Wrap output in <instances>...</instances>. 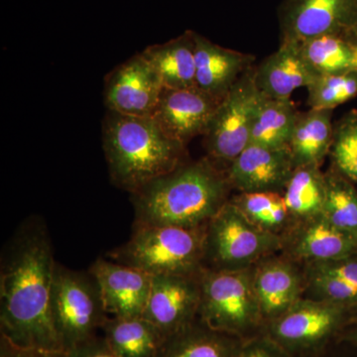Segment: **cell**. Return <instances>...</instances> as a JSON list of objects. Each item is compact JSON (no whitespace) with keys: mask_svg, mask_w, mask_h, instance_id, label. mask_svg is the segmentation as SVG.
<instances>
[{"mask_svg":"<svg viewBox=\"0 0 357 357\" xmlns=\"http://www.w3.org/2000/svg\"><path fill=\"white\" fill-rule=\"evenodd\" d=\"M56 261L42 223L26 222L2 255L0 337L20 349L65 354L51 314Z\"/></svg>","mask_w":357,"mask_h":357,"instance_id":"cell-1","label":"cell"},{"mask_svg":"<svg viewBox=\"0 0 357 357\" xmlns=\"http://www.w3.org/2000/svg\"><path fill=\"white\" fill-rule=\"evenodd\" d=\"M227 171L210 158L181 165L131 194L133 227H199L227 203Z\"/></svg>","mask_w":357,"mask_h":357,"instance_id":"cell-2","label":"cell"},{"mask_svg":"<svg viewBox=\"0 0 357 357\" xmlns=\"http://www.w3.org/2000/svg\"><path fill=\"white\" fill-rule=\"evenodd\" d=\"M102 146L110 178L124 191H138L183 165L185 146L169 138L151 117L107 110Z\"/></svg>","mask_w":357,"mask_h":357,"instance_id":"cell-3","label":"cell"},{"mask_svg":"<svg viewBox=\"0 0 357 357\" xmlns=\"http://www.w3.org/2000/svg\"><path fill=\"white\" fill-rule=\"evenodd\" d=\"M206 227H133L128 243L107 256L152 276L199 274L204 269Z\"/></svg>","mask_w":357,"mask_h":357,"instance_id":"cell-4","label":"cell"},{"mask_svg":"<svg viewBox=\"0 0 357 357\" xmlns=\"http://www.w3.org/2000/svg\"><path fill=\"white\" fill-rule=\"evenodd\" d=\"M201 304L198 318L218 332L248 340L264 332V321L246 269H204L199 277Z\"/></svg>","mask_w":357,"mask_h":357,"instance_id":"cell-5","label":"cell"},{"mask_svg":"<svg viewBox=\"0 0 357 357\" xmlns=\"http://www.w3.org/2000/svg\"><path fill=\"white\" fill-rule=\"evenodd\" d=\"M51 314L65 354L96 337L107 314L95 277L56 262L51 290Z\"/></svg>","mask_w":357,"mask_h":357,"instance_id":"cell-6","label":"cell"},{"mask_svg":"<svg viewBox=\"0 0 357 357\" xmlns=\"http://www.w3.org/2000/svg\"><path fill=\"white\" fill-rule=\"evenodd\" d=\"M279 246L276 234L256 225L229 201L208 223L204 263L215 271L246 269Z\"/></svg>","mask_w":357,"mask_h":357,"instance_id":"cell-7","label":"cell"},{"mask_svg":"<svg viewBox=\"0 0 357 357\" xmlns=\"http://www.w3.org/2000/svg\"><path fill=\"white\" fill-rule=\"evenodd\" d=\"M347 307L323 300H299L264 326L265 335L291 357L314 356L338 340L351 321Z\"/></svg>","mask_w":357,"mask_h":357,"instance_id":"cell-8","label":"cell"},{"mask_svg":"<svg viewBox=\"0 0 357 357\" xmlns=\"http://www.w3.org/2000/svg\"><path fill=\"white\" fill-rule=\"evenodd\" d=\"M250 68L223 98L204 133L208 158L218 167L230 164L249 145L251 126L261 93ZM222 168V167H220Z\"/></svg>","mask_w":357,"mask_h":357,"instance_id":"cell-9","label":"cell"},{"mask_svg":"<svg viewBox=\"0 0 357 357\" xmlns=\"http://www.w3.org/2000/svg\"><path fill=\"white\" fill-rule=\"evenodd\" d=\"M281 41L357 35V0H284L279 8Z\"/></svg>","mask_w":357,"mask_h":357,"instance_id":"cell-10","label":"cell"},{"mask_svg":"<svg viewBox=\"0 0 357 357\" xmlns=\"http://www.w3.org/2000/svg\"><path fill=\"white\" fill-rule=\"evenodd\" d=\"M164 86L158 73L142 54L117 66L105 79L109 110L129 116L151 117Z\"/></svg>","mask_w":357,"mask_h":357,"instance_id":"cell-11","label":"cell"},{"mask_svg":"<svg viewBox=\"0 0 357 357\" xmlns=\"http://www.w3.org/2000/svg\"><path fill=\"white\" fill-rule=\"evenodd\" d=\"M203 272V271H202ZM201 273L154 275L143 318L170 337L198 318L201 304Z\"/></svg>","mask_w":357,"mask_h":357,"instance_id":"cell-12","label":"cell"},{"mask_svg":"<svg viewBox=\"0 0 357 357\" xmlns=\"http://www.w3.org/2000/svg\"><path fill=\"white\" fill-rule=\"evenodd\" d=\"M222 100L199 88L164 89L151 119L169 138L187 146L197 136L204 135Z\"/></svg>","mask_w":357,"mask_h":357,"instance_id":"cell-13","label":"cell"},{"mask_svg":"<svg viewBox=\"0 0 357 357\" xmlns=\"http://www.w3.org/2000/svg\"><path fill=\"white\" fill-rule=\"evenodd\" d=\"M89 273L98 282L107 316L115 318L143 316L151 290L152 275L103 258L93 262Z\"/></svg>","mask_w":357,"mask_h":357,"instance_id":"cell-14","label":"cell"},{"mask_svg":"<svg viewBox=\"0 0 357 357\" xmlns=\"http://www.w3.org/2000/svg\"><path fill=\"white\" fill-rule=\"evenodd\" d=\"M294 170L289 148L249 144L227 169V176L231 188L241 192H279Z\"/></svg>","mask_w":357,"mask_h":357,"instance_id":"cell-15","label":"cell"},{"mask_svg":"<svg viewBox=\"0 0 357 357\" xmlns=\"http://www.w3.org/2000/svg\"><path fill=\"white\" fill-rule=\"evenodd\" d=\"M197 88L222 100L244 73L253 67L255 57L215 44L195 32Z\"/></svg>","mask_w":357,"mask_h":357,"instance_id":"cell-16","label":"cell"},{"mask_svg":"<svg viewBox=\"0 0 357 357\" xmlns=\"http://www.w3.org/2000/svg\"><path fill=\"white\" fill-rule=\"evenodd\" d=\"M318 77L292 41H281L278 50L255 69L258 91L270 98H291L296 89L307 88Z\"/></svg>","mask_w":357,"mask_h":357,"instance_id":"cell-17","label":"cell"},{"mask_svg":"<svg viewBox=\"0 0 357 357\" xmlns=\"http://www.w3.org/2000/svg\"><path fill=\"white\" fill-rule=\"evenodd\" d=\"M252 280L265 326L300 300L302 278L290 263L277 259L262 263L252 273Z\"/></svg>","mask_w":357,"mask_h":357,"instance_id":"cell-18","label":"cell"},{"mask_svg":"<svg viewBox=\"0 0 357 357\" xmlns=\"http://www.w3.org/2000/svg\"><path fill=\"white\" fill-rule=\"evenodd\" d=\"M194 34L188 30L177 38L148 46L141 52L158 73L164 89L197 88Z\"/></svg>","mask_w":357,"mask_h":357,"instance_id":"cell-19","label":"cell"},{"mask_svg":"<svg viewBox=\"0 0 357 357\" xmlns=\"http://www.w3.org/2000/svg\"><path fill=\"white\" fill-rule=\"evenodd\" d=\"M292 252L310 263L342 259L357 255V238L321 215L306 220L294 239Z\"/></svg>","mask_w":357,"mask_h":357,"instance_id":"cell-20","label":"cell"},{"mask_svg":"<svg viewBox=\"0 0 357 357\" xmlns=\"http://www.w3.org/2000/svg\"><path fill=\"white\" fill-rule=\"evenodd\" d=\"M244 340L213 330L197 318L165 338L158 357H236Z\"/></svg>","mask_w":357,"mask_h":357,"instance_id":"cell-21","label":"cell"},{"mask_svg":"<svg viewBox=\"0 0 357 357\" xmlns=\"http://www.w3.org/2000/svg\"><path fill=\"white\" fill-rule=\"evenodd\" d=\"M333 110L311 109L299 112L289 150L295 168L301 166L321 167L330 155L333 124Z\"/></svg>","mask_w":357,"mask_h":357,"instance_id":"cell-22","label":"cell"},{"mask_svg":"<svg viewBox=\"0 0 357 357\" xmlns=\"http://www.w3.org/2000/svg\"><path fill=\"white\" fill-rule=\"evenodd\" d=\"M102 337L119 357H158L165 337L143 317H107Z\"/></svg>","mask_w":357,"mask_h":357,"instance_id":"cell-23","label":"cell"},{"mask_svg":"<svg viewBox=\"0 0 357 357\" xmlns=\"http://www.w3.org/2000/svg\"><path fill=\"white\" fill-rule=\"evenodd\" d=\"M299 112L291 98H270L262 95L253 117L249 144L289 148Z\"/></svg>","mask_w":357,"mask_h":357,"instance_id":"cell-24","label":"cell"},{"mask_svg":"<svg viewBox=\"0 0 357 357\" xmlns=\"http://www.w3.org/2000/svg\"><path fill=\"white\" fill-rule=\"evenodd\" d=\"M296 43L318 76L357 70V45L351 39L338 35H323Z\"/></svg>","mask_w":357,"mask_h":357,"instance_id":"cell-25","label":"cell"},{"mask_svg":"<svg viewBox=\"0 0 357 357\" xmlns=\"http://www.w3.org/2000/svg\"><path fill=\"white\" fill-rule=\"evenodd\" d=\"M283 197L291 217L306 222L323 215L325 174L321 172L319 167H297L284 189Z\"/></svg>","mask_w":357,"mask_h":357,"instance_id":"cell-26","label":"cell"},{"mask_svg":"<svg viewBox=\"0 0 357 357\" xmlns=\"http://www.w3.org/2000/svg\"><path fill=\"white\" fill-rule=\"evenodd\" d=\"M325 181L324 217L357 238V191L354 183L335 168L325 174Z\"/></svg>","mask_w":357,"mask_h":357,"instance_id":"cell-27","label":"cell"},{"mask_svg":"<svg viewBox=\"0 0 357 357\" xmlns=\"http://www.w3.org/2000/svg\"><path fill=\"white\" fill-rule=\"evenodd\" d=\"M307 89L310 109L333 110L357 96V70L319 76Z\"/></svg>","mask_w":357,"mask_h":357,"instance_id":"cell-28","label":"cell"},{"mask_svg":"<svg viewBox=\"0 0 357 357\" xmlns=\"http://www.w3.org/2000/svg\"><path fill=\"white\" fill-rule=\"evenodd\" d=\"M330 156L337 172L357 183V109H351L333 124Z\"/></svg>","mask_w":357,"mask_h":357,"instance_id":"cell-29","label":"cell"},{"mask_svg":"<svg viewBox=\"0 0 357 357\" xmlns=\"http://www.w3.org/2000/svg\"><path fill=\"white\" fill-rule=\"evenodd\" d=\"M310 285L319 300L333 303L351 310L357 307V284L326 275L310 274Z\"/></svg>","mask_w":357,"mask_h":357,"instance_id":"cell-30","label":"cell"},{"mask_svg":"<svg viewBox=\"0 0 357 357\" xmlns=\"http://www.w3.org/2000/svg\"><path fill=\"white\" fill-rule=\"evenodd\" d=\"M283 199V195L276 192H241L231 199L244 215L258 227H264L275 206Z\"/></svg>","mask_w":357,"mask_h":357,"instance_id":"cell-31","label":"cell"},{"mask_svg":"<svg viewBox=\"0 0 357 357\" xmlns=\"http://www.w3.org/2000/svg\"><path fill=\"white\" fill-rule=\"evenodd\" d=\"M236 357H291L264 333L244 340Z\"/></svg>","mask_w":357,"mask_h":357,"instance_id":"cell-32","label":"cell"},{"mask_svg":"<svg viewBox=\"0 0 357 357\" xmlns=\"http://www.w3.org/2000/svg\"><path fill=\"white\" fill-rule=\"evenodd\" d=\"M65 354L66 357H119L112 351L105 337L98 335L73 347Z\"/></svg>","mask_w":357,"mask_h":357,"instance_id":"cell-33","label":"cell"},{"mask_svg":"<svg viewBox=\"0 0 357 357\" xmlns=\"http://www.w3.org/2000/svg\"><path fill=\"white\" fill-rule=\"evenodd\" d=\"M0 357H66L65 354H46L20 349L11 344L6 338L0 337Z\"/></svg>","mask_w":357,"mask_h":357,"instance_id":"cell-34","label":"cell"},{"mask_svg":"<svg viewBox=\"0 0 357 357\" xmlns=\"http://www.w3.org/2000/svg\"><path fill=\"white\" fill-rule=\"evenodd\" d=\"M337 342H345V344L357 347V318L351 319L349 324L345 326L340 337H338Z\"/></svg>","mask_w":357,"mask_h":357,"instance_id":"cell-35","label":"cell"},{"mask_svg":"<svg viewBox=\"0 0 357 357\" xmlns=\"http://www.w3.org/2000/svg\"><path fill=\"white\" fill-rule=\"evenodd\" d=\"M326 351V349H325ZM325 351L319 352V354H314V356H307V357H325Z\"/></svg>","mask_w":357,"mask_h":357,"instance_id":"cell-36","label":"cell"},{"mask_svg":"<svg viewBox=\"0 0 357 357\" xmlns=\"http://www.w3.org/2000/svg\"><path fill=\"white\" fill-rule=\"evenodd\" d=\"M352 41L354 42V43H356L357 45V35H356V36L354 37V38H351Z\"/></svg>","mask_w":357,"mask_h":357,"instance_id":"cell-37","label":"cell"}]
</instances>
